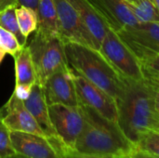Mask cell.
I'll use <instances>...</instances> for the list:
<instances>
[{"instance_id": "28", "label": "cell", "mask_w": 159, "mask_h": 158, "mask_svg": "<svg viewBox=\"0 0 159 158\" xmlns=\"http://www.w3.org/2000/svg\"><path fill=\"white\" fill-rule=\"evenodd\" d=\"M5 56H6V53H5L4 51H2V50L0 49V64H1V62L3 61V60H4Z\"/></svg>"}, {"instance_id": "31", "label": "cell", "mask_w": 159, "mask_h": 158, "mask_svg": "<svg viewBox=\"0 0 159 158\" xmlns=\"http://www.w3.org/2000/svg\"><path fill=\"white\" fill-rule=\"evenodd\" d=\"M126 2H128V3H133L135 0H125Z\"/></svg>"}, {"instance_id": "19", "label": "cell", "mask_w": 159, "mask_h": 158, "mask_svg": "<svg viewBox=\"0 0 159 158\" xmlns=\"http://www.w3.org/2000/svg\"><path fill=\"white\" fill-rule=\"evenodd\" d=\"M128 5L140 22L159 21V9L150 0H135L133 3H128Z\"/></svg>"}, {"instance_id": "16", "label": "cell", "mask_w": 159, "mask_h": 158, "mask_svg": "<svg viewBox=\"0 0 159 158\" xmlns=\"http://www.w3.org/2000/svg\"><path fill=\"white\" fill-rule=\"evenodd\" d=\"M78 13L88 30L93 36L98 47L109 30L108 25L95 9L89 0H67Z\"/></svg>"}, {"instance_id": "7", "label": "cell", "mask_w": 159, "mask_h": 158, "mask_svg": "<svg viewBox=\"0 0 159 158\" xmlns=\"http://www.w3.org/2000/svg\"><path fill=\"white\" fill-rule=\"evenodd\" d=\"M72 74L78 103L91 108L102 117L117 123L116 100L73 70Z\"/></svg>"}, {"instance_id": "11", "label": "cell", "mask_w": 159, "mask_h": 158, "mask_svg": "<svg viewBox=\"0 0 159 158\" xmlns=\"http://www.w3.org/2000/svg\"><path fill=\"white\" fill-rule=\"evenodd\" d=\"M3 109V122L9 131L26 132L40 135L45 134L37 125L36 121L25 107L23 101L13 91Z\"/></svg>"}, {"instance_id": "4", "label": "cell", "mask_w": 159, "mask_h": 158, "mask_svg": "<svg viewBox=\"0 0 159 158\" xmlns=\"http://www.w3.org/2000/svg\"><path fill=\"white\" fill-rule=\"evenodd\" d=\"M28 47L38 84L43 86L53 74L70 69L65 56L64 43L60 37L48 36L35 32Z\"/></svg>"}, {"instance_id": "29", "label": "cell", "mask_w": 159, "mask_h": 158, "mask_svg": "<svg viewBox=\"0 0 159 158\" xmlns=\"http://www.w3.org/2000/svg\"><path fill=\"white\" fill-rule=\"evenodd\" d=\"M151 2H152V4L157 7V8H158L159 9V0H150Z\"/></svg>"}, {"instance_id": "26", "label": "cell", "mask_w": 159, "mask_h": 158, "mask_svg": "<svg viewBox=\"0 0 159 158\" xmlns=\"http://www.w3.org/2000/svg\"><path fill=\"white\" fill-rule=\"evenodd\" d=\"M18 6V0H0V14L9 7H16Z\"/></svg>"}, {"instance_id": "15", "label": "cell", "mask_w": 159, "mask_h": 158, "mask_svg": "<svg viewBox=\"0 0 159 158\" xmlns=\"http://www.w3.org/2000/svg\"><path fill=\"white\" fill-rule=\"evenodd\" d=\"M15 89L14 92L23 101L31 88L37 83L34 66L28 46H24L14 57Z\"/></svg>"}, {"instance_id": "18", "label": "cell", "mask_w": 159, "mask_h": 158, "mask_svg": "<svg viewBox=\"0 0 159 158\" xmlns=\"http://www.w3.org/2000/svg\"><path fill=\"white\" fill-rule=\"evenodd\" d=\"M15 14L20 30L24 37L35 32L37 28V14L34 9L25 6H18L15 8Z\"/></svg>"}, {"instance_id": "32", "label": "cell", "mask_w": 159, "mask_h": 158, "mask_svg": "<svg viewBox=\"0 0 159 158\" xmlns=\"http://www.w3.org/2000/svg\"><path fill=\"white\" fill-rule=\"evenodd\" d=\"M0 158H3V157H1V156H0Z\"/></svg>"}, {"instance_id": "14", "label": "cell", "mask_w": 159, "mask_h": 158, "mask_svg": "<svg viewBox=\"0 0 159 158\" xmlns=\"http://www.w3.org/2000/svg\"><path fill=\"white\" fill-rule=\"evenodd\" d=\"M116 33L128 46H137L159 52V21L140 22Z\"/></svg>"}, {"instance_id": "3", "label": "cell", "mask_w": 159, "mask_h": 158, "mask_svg": "<svg viewBox=\"0 0 159 158\" xmlns=\"http://www.w3.org/2000/svg\"><path fill=\"white\" fill-rule=\"evenodd\" d=\"M64 51L67 63L74 72L116 100L123 95L125 90L124 78L98 49L69 42L64 44Z\"/></svg>"}, {"instance_id": "2", "label": "cell", "mask_w": 159, "mask_h": 158, "mask_svg": "<svg viewBox=\"0 0 159 158\" xmlns=\"http://www.w3.org/2000/svg\"><path fill=\"white\" fill-rule=\"evenodd\" d=\"M79 106L84 123L74 150L89 155L127 157L134 145L124 135L118 124L102 117L91 108Z\"/></svg>"}, {"instance_id": "30", "label": "cell", "mask_w": 159, "mask_h": 158, "mask_svg": "<svg viewBox=\"0 0 159 158\" xmlns=\"http://www.w3.org/2000/svg\"><path fill=\"white\" fill-rule=\"evenodd\" d=\"M8 158H27L25 157V156H20V155H14V156H10V157Z\"/></svg>"}, {"instance_id": "6", "label": "cell", "mask_w": 159, "mask_h": 158, "mask_svg": "<svg viewBox=\"0 0 159 158\" xmlns=\"http://www.w3.org/2000/svg\"><path fill=\"white\" fill-rule=\"evenodd\" d=\"M48 115L52 127L64 148L74 150L84 123L80 106L51 104L48 105Z\"/></svg>"}, {"instance_id": "5", "label": "cell", "mask_w": 159, "mask_h": 158, "mask_svg": "<svg viewBox=\"0 0 159 158\" xmlns=\"http://www.w3.org/2000/svg\"><path fill=\"white\" fill-rule=\"evenodd\" d=\"M99 51L122 77L136 81L143 79L139 60L113 30L106 33Z\"/></svg>"}, {"instance_id": "21", "label": "cell", "mask_w": 159, "mask_h": 158, "mask_svg": "<svg viewBox=\"0 0 159 158\" xmlns=\"http://www.w3.org/2000/svg\"><path fill=\"white\" fill-rule=\"evenodd\" d=\"M134 146L139 150L159 156V131H148L144 133Z\"/></svg>"}, {"instance_id": "27", "label": "cell", "mask_w": 159, "mask_h": 158, "mask_svg": "<svg viewBox=\"0 0 159 158\" xmlns=\"http://www.w3.org/2000/svg\"><path fill=\"white\" fill-rule=\"evenodd\" d=\"M18 1H19V6L29 7H32L33 9H34L36 11L38 0H18Z\"/></svg>"}, {"instance_id": "23", "label": "cell", "mask_w": 159, "mask_h": 158, "mask_svg": "<svg viewBox=\"0 0 159 158\" xmlns=\"http://www.w3.org/2000/svg\"><path fill=\"white\" fill-rule=\"evenodd\" d=\"M10 131L3 122V109L0 108V156L8 158L16 155L10 141Z\"/></svg>"}, {"instance_id": "17", "label": "cell", "mask_w": 159, "mask_h": 158, "mask_svg": "<svg viewBox=\"0 0 159 158\" xmlns=\"http://www.w3.org/2000/svg\"><path fill=\"white\" fill-rule=\"evenodd\" d=\"M36 14L37 28L35 32L48 36L60 37L58 14L54 0H38Z\"/></svg>"}, {"instance_id": "9", "label": "cell", "mask_w": 159, "mask_h": 158, "mask_svg": "<svg viewBox=\"0 0 159 158\" xmlns=\"http://www.w3.org/2000/svg\"><path fill=\"white\" fill-rule=\"evenodd\" d=\"M23 103L30 114L33 115L37 125L45 134L46 138L54 147L58 155L61 150L65 149L61 140L58 138L52 124L50 122L48 115V105L47 104L43 86L35 83L28 94V96L23 100Z\"/></svg>"}, {"instance_id": "12", "label": "cell", "mask_w": 159, "mask_h": 158, "mask_svg": "<svg viewBox=\"0 0 159 158\" xmlns=\"http://www.w3.org/2000/svg\"><path fill=\"white\" fill-rule=\"evenodd\" d=\"M109 29L117 32L140 23L125 0H89Z\"/></svg>"}, {"instance_id": "25", "label": "cell", "mask_w": 159, "mask_h": 158, "mask_svg": "<svg viewBox=\"0 0 159 158\" xmlns=\"http://www.w3.org/2000/svg\"><path fill=\"white\" fill-rule=\"evenodd\" d=\"M127 158H159V156H154L152 154H149V153L143 152L142 150H139L134 146V148L128 155Z\"/></svg>"}, {"instance_id": "20", "label": "cell", "mask_w": 159, "mask_h": 158, "mask_svg": "<svg viewBox=\"0 0 159 158\" xmlns=\"http://www.w3.org/2000/svg\"><path fill=\"white\" fill-rule=\"evenodd\" d=\"M15 8L16 7H9L0 14V27L13 34L19 41L20 45L21 47H24L26 46L27 38L23 36L20 30L15 14Z\"/></svg>"}, {"instance_id": "8", "label": "cell", "mask_w": 159, "mask_h": 158, "mask_svg": "<svg viewBox=\"0 0 159 158\" xmlns=\"http://www.w3.org/2000/svg\"><path fill=\"white\" fill-rule=\"evenodd\" d=\"M59 21L60 37L65 43H76L99 50L82 19L67 0H54Z\"/></svg>"}, {"instance_id": "1", "label": "cell", "mask_w": 159, "mask_h": 158, "mask_svg": "<svg viewBox=\"0 0 159 158\" xmlns=\"http://www.w3.org/2000/svg\"><path fill=\"white\" fill-rule=\"evenodd\" d=\"M124 81V93L116 100L117 124L135 145L144 133L159 131V85L145 79Z\"/></svg>"}, {"instance_id": "13", "label": "cell", "mask_w": 159, "mask_h": 158, "mask_svg": "<svg viewBox=\"0 0 159 158\" xmlns=\"http://www.w3.org/2000/svg\"><path fill=\"white\" fill-rule=\"evenodd\" d=\"M9 136L17 155L27 158H60L48 140L43 136L18 131H10Z\"/></svg>"}, {"instance_id": "24", "label": "cell", "mask_w": 159, "mask_h": 158, "mask_svg": "<svg viewBox=\"0 0 159 158\" xmlns=\"http://www.w3.org/2000/svg\"><path fill=\"white\" fill-rule=\"evenodd\" d=\"M60 158H127L122 156H98V155H89L76 152L71 149H63L59 154Z\"/></svg>"}, {"instance_id": "22", "label": "cell", "mask_w": 159, "mask_h": 158, "mask_svg": "<svg viewBox=\"0 0 159 158\" xmlns=\"http://www.w3.org/2000/svg\"><path fill=\"white\" fill-rule=\"evenodd\" d=\"M22 47L13 34L0 27V49L2 51L14 57Z\"/></svg>"}, {"instance_id": "10", "label": "cell", "mask_w": 159, "mask_h": 158, "mask_svg": "<svg viewBox=\"0 0 159 158\" xmlns=\"http://www.w3.org/2000/svg\"><path fill=\"white\" fill-rule=\"evenodd\" d=\"M43 88L48 105H79L71 68L66 71L57 72L50 75L43 85Z\"/></svg>"}]
</instances>
